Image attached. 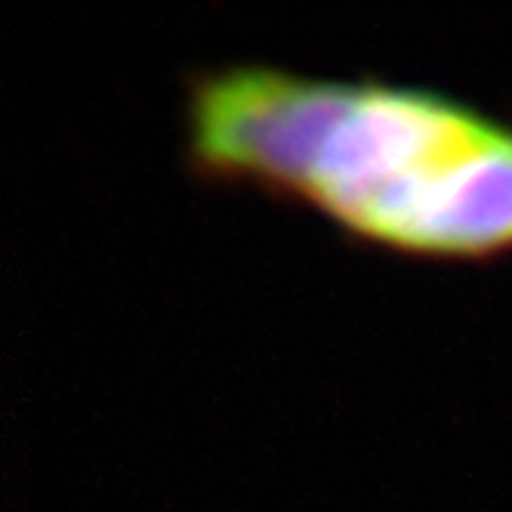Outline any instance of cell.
<instances>
[{"instance_id":"1","label":"cell","mask_w":512,"mask_h":512,"mask_svg":"<svg viewBox=\"0 0 512 512\" xmlns=\"http://www.w3.org/2000/svg\"><path fill=\"white\" fill-rule=\"evenodd\" d=\"M182 130L195 182L306 207L352 247L438 266L512 256V118L466 96L232 59L182 75Z\"/></svg>"}]
</instances>
